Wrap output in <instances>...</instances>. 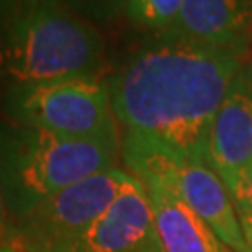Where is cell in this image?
Instances as JSON below:
<instances>
[{
    "label": "cell",
    "mask_w": 252,
    "mask_h": 252,
    "mask_svg": "<svg viewBox=\"0 0 252 252\" xmlns=\"http://www.w3.org/2000/svg\"><path fill=\"white\" fill-rule=\"evenodd\" d=\"M185 0H127L124 17L152 36H162L180 19Z\"/></svg>",
    "instance_id": "8fae6325"
},
{
    "label": "cell",
    "mask_w": 252,
    "mask_h": 252,
    "mask_svg": "<svg viewBox=\"0 0 252 252\" xmlns=\"http://www.w3.org/2000/svg\"><path fill=\"white\" fill-rule=\"evenodd\" d=\"M120 152L127 172L142 181L148 192L164 252H234L181 198L150 140L124 133Z\"/></svg>",
    "instance_id": "8992f818"
},
{
    "label": "cell",
    "mask_w": 252,
    "mask_h": 252,
    "mask_svg": "<svg viewBox=\"0 0 252 252\" xmlns=\"http://www.w3.org/2000/svg\"><path fill=\"white\" fill-rule=\"evenodd\" d=\"M8 122L75 138L122 142L108 79L75 77L8 86L0 95Z\"/></svg>",
    "instance_id": "277c9868"
},
{
    "label": "cell",
    "mask_w": 252,
    "mask_h": 252,
    "mask_svg": "<svg viewBox=\"0 0 252 252\" xmlns=\"http://www.w3.org/2000/svg\"><path fill=\"white\" fill-rule=\"evenodd\" d=\"M232 200L235 204L237 213L252 211V162L245 168V172L237 178L234 187L230 189Z\"/></svg>",
    "instance_id": "4fadbf2b"
},
{
    "label": "cell",
    "mask_w": 252,
    "mask_h": 252,
    "mask_svg": "<svg viewBox=\"0 0 252 252\" xmlns=\"http://www.w3.org/2000/svg\"><path fill=\"white\" fill-rule=\"evenodd\" d=\"M122 142L75 138L0 120V185L9 222L94 174L116 168Z\"/></svg>",
    "instance_id": "3957f363"
},
{
    "label": "cell",
    "mask_w": 252,
    "mask_h": 252,
    "mask_svg": "<svg viewBox=\"0 0 252 252\" xmlns=\"http://www.w3.org/2000/svg\"><path fill=\"white\" fill-rule=\"evenodd\" d=\"M162 36L241 54L252 41V0H185L180 19Z\"/></svg>",
    "instance_id": "30bf717a"
},
{
    "label": "cell",
    "mask_w": 252,
    "mask_h": 252,
    "mask_svg": "<svg viewBox=\"0 0 252 252\" xmlns=\"http://www.w3.org/2000/svg\"><path fill=\"white\" fill-rule=\"evenodd\" d=\"M0 252H17V251H15L8 241H2V239H0Z\"/></svg>",
    "instance_id": "2e32d148"
},
{
    "label": "cell",
    "mask_w": 252,
    "mask_h": 252,
    "mask_svg": "<svg viewBox=\"0 0 252 252\" xmlns=\"http://www.w3.org/2000/svg\"><path fill=\"white\" fill-rule=\"evenodd\" d=\"M153 146L162 168L168 172L181 198L189 204L190 209L230 251L249 252L232 194L217 172L204 161L181 157L159 144Z\"/></svg>",
    "instance_id": "ba28073f"
},
{
    "label": "cell",
    "mask_w": 252,
    "mask_h": 252,
    "mask_svg": "<svg viewBox=\"0 0 252 252\" xmlns=\"http://www.w3.org/2000/svg\"><path fill=\"white\" fill-rule=\"evenodd\" d=\"M241 71V54L153 36L108 79L112 108L124 133L207 162L209 127Z\"/></svg>",
    "instance_id": "6da1fadb"
},
{
    "label": "cell",
    "mask_w": 252,
    "mask_h": 252,
    "mask_svg": "<svg viewBox=\"0 0 252 252\" xmlns=\"http://www.w3.org/2000/svg\"><path fill=\"white\" fill-rule=\"evenodd\" d=\"M8 226H9V217H8V209H6V202H4L2 185H0V239L2 241H6V237H8Z\"/></svg>",
    "instance_id": "9a60e30c"
},
{
    "label": "cell",
    "mask_w": 252,
    "mask_h": 252,
    "mask_svg": "<svg viewBox=\"0 0 252 252\" xmlns=\"http://www.w3.org/2000/svg\"><path fill=\"white\" fill-rule=\"evenodd\" d=\"M127 176L129 172L116 166L60 190L9 222L6 241L17 252L60 251L99 220L120 194Z\"/></svg>",
    "instance_id": "5b68a950"
},
{
    "label": "cell",
    "mask_w": 252,
    "mask_h": 252,
    "mask_svg": "<svg viewBox=\"0 0 252 252\" xmlns=\"http://www.w3.org/2000/svg\"><path fill=\"white\" fill-rule=\"evenodd\" d=\"M206 161L228 190L252 162V79L245 69L213 118Z\"/></svg>",
    "instance_id": "9c48e42d"
},
{
    "label": "cell",
    "mask_w": 252,
    "mask_h": 252,
    "mask_svg": "<svg viewBox=\"0 0 252 252\" xmlns=\"http://www.w3.org/2000/svg\"><path fill=\"white\" fill-rule=\"evenodd\" d=\"M56 252H164L142 181L129 172L120 194L99 220Z\"/></svg>",
    "instance_id": "52a82bcc"
},
{
    "label": "cell",
    "mask_w": 252,
    "mask_h": 252,
    "mask_svg": "<svg viewBox=\"0 0 252 252\" xmlns=\"http://www.w3.org/2000/svg\"><path fill=\"white\" fill-rule=\"evenodd\" d=\"M94 25H108L124 17L127 0H56Z\"/></svg>",
    "instance_id": "7c38bea8"
},
{
    "label": "cell",
    "mask_w": 252,
    "mask_h": 252,
    "mask_svg": "<svg viewBox=\"0 0 252 252\" xmlns=\"http://www.w3.org/2000/svg\"><path fill=\"white\" fill-rule=\"evenodd\" d=\"M239 222H241V230H243L245 241L249 247V252H252V211L247 213H239Z\"/></svg>",
    "instance_id": "5bb4252c"
},
{
    "label": "cell",
    "mask_w": 252,
    "mask_h": 252,
    "mask_svg": "<svg viewBox=\"0 0 252 252\" xmlns=\"http://www.w3.org/2000/svg\"><path fill=\"white\" fill-rule=\"evenodd\" d=\"M105 39L56 0H0V88L103 77Z\"/></svg>",
    "instance_id": "7a4b0ae2"
}]
</instances>
